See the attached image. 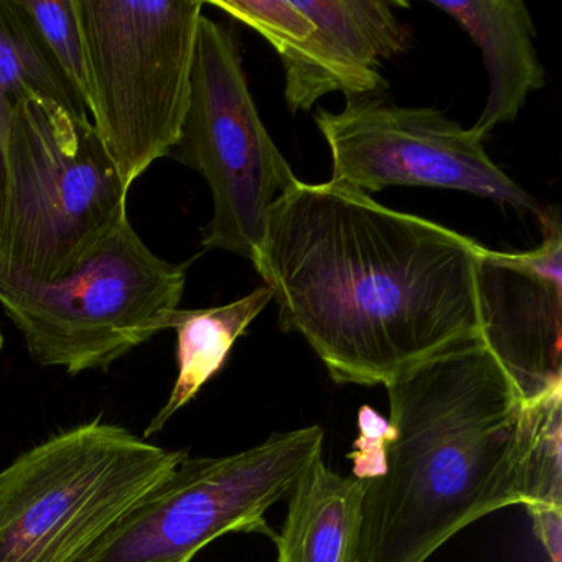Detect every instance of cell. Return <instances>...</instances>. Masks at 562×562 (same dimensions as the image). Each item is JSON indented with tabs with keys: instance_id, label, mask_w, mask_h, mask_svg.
Returning <instances> with one entry per match:
<instances>
[{
	"instance_id": "8fae6325",
	"label": "cell",
	"mask_w": 562,
	"mask_h": 562,
	"mask_svg": "<svg viewBox=\"0 0 562 562\" xmlns=\"http://www.w3.org/2000/svg\"><path fill=\"white\" fill-rule=\"evenodd\" d=\"M531 251L483 248L476 269L480 340L525 406L562 387V233L544 212Z\"/></svg>"
},
{
	"instance_id": "6da1fadb",
	"label": "cell",
	"mask_w": 562,
	"mask_h": 562,
	"mask_svg": "<svg viewBox=\"0 0 562 562\" xmlns=\"http://www.w3.org/2000/svg\"><path fill=\"white\" fill-rule=\"evenodd\" d=\"M483 246L330 180H299L272 205L252 265L284 331L338 384L394 383L480 338Z\"/></svg>"
},
{
	"instance_id": "ba28073f",
	"label": "cell",
	"mask_w": 562,
	"mask_h": 562,
	"mask_svg": "<svg viewBox=\"0 0 562 562\" xmlns=\"http://www.w3.org/2000/svg\"><path fill=\"white\" fill-rule=\"evenodd\" d=\"M169 157L199 172L212 190L203 248L252 262L272 205L299 179L259 117L235 37L206 15L200 19L189 111Z\"/></svg>"
},
{
	"instance_id": "ac0fdd59",
	"label": "cell",
	"mask_w": 562,
	"mask_h": 562,
	"mask_svg": "<svg viewBox=\"0 0 562 562\" xmlns=\"http://www.w3.org/2000/svg\"><path fill=\"white\" fill-rule=\"evenodd\" d=\"M358 427L360 437L348 457L353 462V476L364 482L380 473L387 420L370 406H363L358 414Z\"/></svg>"
},
{
	"instance_id": "9c48e42d",
	"label": "cell",
	"mask_w": 562,
	"mask_h": 562,
	"mask_svg": "<svg viewBox=\"0 0 562 562\" xmlns=\"http://www.w3.org/2000/svg\"><path fill=\"white\" fill-rule=\"evenodd\" d=\"M315 123L330 147V180L367 195L387 187L460 190L544 216L546 210L490 159L483 140L442 111L350 98L340 113L318 110Z\"/></svg>"
},
{
	"instance_id": "8992f818",
	"label": "cell",
	"mask_w": 562,
	"mask_h": 562,
	"mask_svg": "<svg viewBox=\"0 0 562 562\" xmlns=\"http://www.w3.org/2000/svg\"><path fill=\"white\" fill-rule=\"evenodd\" d=\"M186 284V268L150 251L126 218L61 281H0V305L37 363L78 374L108 370L167 330V315L179 308Z\"/></svg>"
},
{
	"instance_id": "e0dca14e",
	"label": "cell",
	"mask_w": 562,
	"mask_h": 562,
	"mask_svg": "<svg viewBox=\"0 0 562 562\" xmlns=\"http://www.w3.org/2000/svg\"><path fill=\"white\" fill-rule=\"evenodd\" d=\"M12 4L42 54L88 113L90 85L77 0H12Z\"/></svg>"
},
{
	"instance_id": "2e32d148",
	"label": "cell",
	"mask_w": 562,
	"mask_h": 562,
	"mask_svg": "<svg viewBox=\"0 0 562 562\" xmlns=\"http://www.w3.org/2000/svg\"><path fill=\"white\" fill-rule=\"evenodd\" d=\"M562 387L529 404L522 453L521 505L535 513H562Z\"/></svg>"
},
{
	"instance_id": "5bb4252c",
	"label": "cell",
	"mask_w": 562,
	"mask_h": 562,
	"mask_svg": "<svg viewBox=\"0 0 562 562\" xmlns=\"http://www.w3.org/2000/svg\"><path fill=\"white\" fill-rule=\"evenodd\" d=\"M272 302L268 285L226 305L167 315L166 327L177 331L179 376L166 406L147 426L146 437L160 432L170 417L189 404L225 364L233 345Z\"/></svg>"
},
{
	"instance_id": "30bf717a",
	"label": "cell",
	"mask_w": 562,
	"mask_h": 562,
	"mask_svg": "<svg viewBox=\"0 0 562 562\" xmlns=\"http://www.w3.org/2000/svg\"><path fill=\"white\" fill-rule=\"evenodd\" d=\"M209 5L258 32L281 58L291 113L325 94L386 90L383 61L403 55L409 34L391 2L378 0H212Z\"/></svg>"
},
{
	"instance_id": "3957f363",
	"label": "cell",
	"mask_w": 562,
	"mask_h": 562,
	"mask_svg": "<svg viewBox=\"0 0 562 562\" xmlns=\"http://www.w3.org/2000/svg\"><path fill=\"white\" fill-rule=\"evenodd\" d=\"M127 192L90 117L50 98L22 100L4 140L0 281L68 278L127 218Z\"/></svg>"
},
{
	"instance_id": "d6986e66",
	"label": "cell",
	"mask_w": 562,
	"mask_h": 562,
	"mask_svg": "<svg viewBox=\"0 0 562 562\" xmlns=\"http://www.w3.org/2000/svg\"><path fill=\"white\" fill-rule=\"evenodd\" d=\"M2 177H4V162L0 159V202H2Z\"/></svg>"
},
{
	"instance_id": "52a82bcc",
	"label": "cell",
	"mask_w": 562,
	"mask_h": 562,
	"mask_svg": "<svg viewBox=\"0 0 562 562\" xmlns=\"http://www.w3.org/2000/svg\"><path fill=\"white\" fill-rule=\"evenodd\" d=\"M325 430L308 426L272 434L223 457L189 456L143 496L81 562H192L213 539L258 532L272 541L265 513L289 496L322 456Z\"/></svg>"
},
{
	"instance_id": "4fadbf2b",
	"label": "cell",
	"mask_w": 562,
	"mask_h": 562,
	"mask_svg": "<svg viewBox=\"0 0 562 562\" xmlns=\"http://www.w3.org/2000/svg\"><path fill=\"white\" fill-rule=\"evenodd\" d=\"M363 492V480L338 475L318 457L289 493L276 562H360Z\"/></svg>"
},
{
	"instance_id": "7a4b0ae2",
	"label": "cell",
	"mask_w": 562,
	"mask_h": 562,
	"mask_svg": "<svg viewBox=\"0 0 562 562\" xmlns=\"http://www.w3.org/2000/svg\"><path fill=\"white\" fill-rule=\"evenodd\" d=\"M386 387L381 470L363 482L360 562H426L476 519L521 505L528 407L480 338Z\"/></svg>"
},
{
	"instance_id": "5b68a950",
	"label": "cell",
	"mask_w": 562,
	"mask_h": 562,
	"mask_svg": "<svg viewBox=\"0 0 562 562\" xmlns=\"http://www.w3.org/2000/svg\"><path fill=\"white\" fill-rule=\"evenodd\" d=\"M203 8L199 0H77L88 113L127 189L179 143Z\"/></svg>"
},
{
	"instance_id": "7c38bea8",
	"label": "cell",
	"mask_w": 562,
	"mask_h": 562,
	"mask_svg": "<svg viewBox=\"0 0 562 562\" xmlns=\"http://www.w3.org/2000/svg\"><path fill=\"white\" fill-rule=\"evenodd\" d=\"M430 4L452 18L482 52L490 94L472 133L483 140L499 124L513 123L529 93L544 87L531 15L521 0H430Z\"/></svg>"
},
{
	"instance_id": "ffe728a7",
	"label": "cell",
	"mask_w": 562,
	"mask_h": 562,
	"mask_svg": "<svg viewBox=\"0 0 562 562\" xmlns=\"http://www.w3.org/2000/svg\"><path fill=\"white\" fill-rule=\"evenodd\" d=\"M2 345H4V338H2V335H0V348H2Z\"/></svg>"
},
{
	"instance_id": "9a60e30c",
	"label": "cell",
	"mask_w": 562,
	"mask_h": 562,
	"mask_svg": "<svg viewBox=\"0 0 562 562\" xmlns=\"http://www.w3.org/2000/svg\"><path fill=\"white\" fill-rule=\"evenodd\" d=\"M32 97L50 98L90 117L75 100L60 75L42 54L27 25L12 4L0 0V159L4 162V140L12 113L22 100Z\"/></svg>"
},
{
	"instance_id": "277c9868",
	"label": "cell",
	"mask_w": 562,
	"mask_h": 562,
	"mask_svg": "<svg viewBox=\"0 0 562 562\" xmlns=\"http://www.w3.org/2000/svg\"><path fill=\"white\" fill-rule=\"evenodd\" d=\"M186 457L101 420L45 440L0 472V562H81Z\"/></svg>"
}]
</instances>
